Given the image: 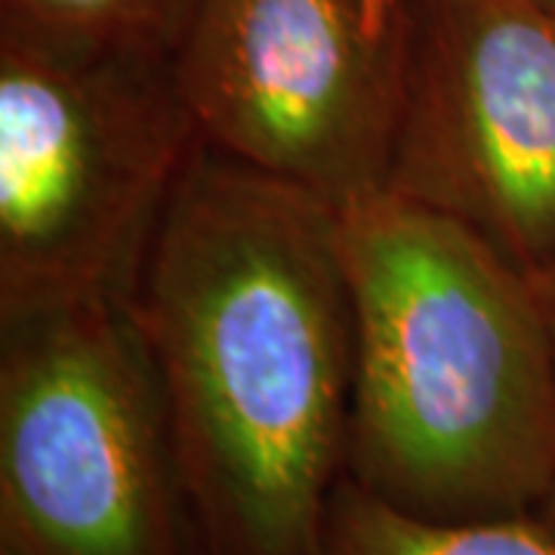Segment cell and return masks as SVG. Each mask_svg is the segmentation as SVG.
I'll return each mask as SVG.
<instances>
[{"instance_id": "cell-1", "label": "cell", "mask_w": 555, "mask_h": 555, "mask_svg": "<svg viewBox=\"0 0 555 555\" xmlns=\"http://www.w3.org/2000/svg\"><path fill=\"white\" fill-rule=\"evenodd\" d=\"M124 306L201 555L321 553L356 379L337 210L201 145Z\"/></svg>"}, {"instance_id": "cell-2", "label": "cell", "mask_w": 555, "mask_h": 555, "mask_svg": "<svg viewBox=\"0 0 555 555\" xmlns=\"http://www.w3.org/2000/svg\"><path fill=\"white\" fill-rule=\"evenodd\" d=\"M356 315L346 476L433 521L537 516L555 485V346L531 275L383 192L339 214Z\"/></svg>"}, {"instance_id": "cell-3", "label": "cell", "mask_w": 555, "mask_h": 555, "mask_svg": "<svg viewBox=\"0 0 555 555\" xmlns=\"http://www.w3.org/2000/svg\"><path fill=\"white\" fill-rule=\"evenodd\" d=\"M198 149L173 60L0 38V321L127 302Z\"/></svg>"}, {"instance_id": "cell-4", "label": "cell", "mask_w": 555, "mask_h": 555, "mask_svg": "<svg viewBox=\"0 0 555 555\" xmlns=\"http://www.w3.org/2000/svg\"><path fill=\"white\" fill-rule=\"evenodd\" d=\"M0 555H201L124 302L0 321Z\"/></svg>"}, {"instance_id": "cell-5", "label": "cell", "mask_w": 555, "mask_h": 555, "mask_svg": "<svg viewBox=\"0 0 555 555\" xmlns=\"http://www.w3.org/2000/svg\"><path fill=\"white\" fill-rule=\"evenodd\" d=\"M201 145L331 210L389 192L401 28L361 0H204L173 56Z\"/></svg>"}, {"instance_id": "cell-6", "label": "cell", "mask_w": 555, "mask_h": 555, "mask_svg": "<svg viewBox=\"0 0 555 555\" xmlns=\"http://www.w3.org/2000/svg\"><path fill=\"white\" fill-rule=\"evenodd\" d=\"M398 28L389 192L540 275L555 262V13L531 0H398Z\"/></svg>"}, {"instance_id": "cell-7", "label": "cell", "mask_w": 555, "mask_h": 555, "mask_svg": "<svg viewBox=\"0 0 555 555\" xmlns=\"http://www.w3.org/2000/svg\"><path fill=\"white\" fill-rule=\"evenodd\" d=\"M318 555H555V534L540 516L481 521L411 516L343 476Z\"/></svg>"}, {"instance_id": "cell-8", "label": "cell", "mask_w": 555, "mask_h": 555, "mask_svg": "<svg viewBox=\"0 0 555 555\" xmlns=\"http://www.w3.org/2000/svg\"><path fill=\"white\" fill-rule=\"evenodd\" d=\"M204 0H0V38L68 50L173 60Z\"/></svg>"}, {"instance_id": "cell-9", "label": "cell", "mask_w": 555, "mask_h": 555, "mask_svg": "<svg viewBox=\"0 0 555 555\" xmlns=\"http://www.w3.org/2000/svg\"><path fill=\"white\" fill-rule=\"evenodd\" d=\"M531 281H534L537 299H540V309H543V318H546V327H550V337H553L555 346V262Z\"/></svg>"}, {"instance_id": "cell-10", "label": "cell", "mask_w": 555, "mask_h": 555, "mask_svg": "<svg viewBox=\"0 0 555 555\" xmlns=\"http://www.w3.org/2000/svg\"><path fill=\"white\" fill-rule=\"evenodd\" d=\"M367 16L374 22V28L379 31H389L398 20V0H361Z\"/></svg>"}, {"instance_id": "cell-11", "label": "cell", "mask_w": 555, "mask_h": 555, "mask_svg": "<svg viewBox=\"0 0 555 555\" xmlns=\"http://www.w3.org/2000/svg\"><path fill=\"white\" fill-rule=\"evenodd\" d=\"M537 516L543 518V521H546V528L555 534V485H553V491H550V496L543 500V506H540V513H537Z\"/></svg>"}, {"instance_id": "cell-12", "label": "cell", "mask_w": 555, "mask_h": 555, "mask_svg": "<svg viewBox=\"0 0 555 555\" xmlns=\"http://www.w3.org/2000/svg\"><path fill=\"white\" fill-rule=\"evenodd\" d=\"M531 3H537V7H543V10L555 13V0H531Z\"/></svg>"}]
</instances>
